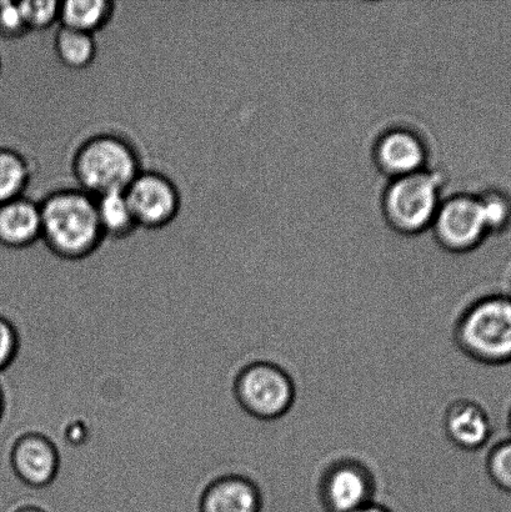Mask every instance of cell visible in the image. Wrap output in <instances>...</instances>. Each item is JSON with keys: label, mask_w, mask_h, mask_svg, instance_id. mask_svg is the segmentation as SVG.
Here are the masks:
<instances>
[{"label": "cell", "mask_w": 511, "mask_h": 512, "mask_svg": "<svg viewBox=\"0 0 511 512\" xmlns=\"http://www.w3.org/2000/svg\"><path fill=\"white\" fill-rule=\"evenodd\" d=\"M458 350L473 363L490 369L511 365V294L475 296L459 314L453 328Z\"/></svg>", "instance_id": "obj_1"}, {"label": "cell", "mask_w": 511, "mask_h": 512, "mask_svg": "<svg viewBox=\"0 0 511 512\" xmlns=\"http://www.w3.org/2000/svg\"><path fill=\"white\" fill-rule=\"evenodd\" d=\"M40 215L45 242L65 256L87 254L104 235L95 198L83 190L50 195L40 205Z\"/></svg>", "instance_id": "obj_2"}, {"label": "cell", "mask_w": 511, "mask_h": 512, "mask_svg": "<svg viewBox=\"0 0 511 512\" xmlns=\"http://www.w3.org/2000/svg\"><path fill=\"white\" fill-rule=\"evenodd\" d=\"M443 180L428 169L390 180L382 199L385 220L395 232L414 235L432 228L442 204Z\"/></svg>", "instance_id": "obj_3"}, {"label": "cell", "mask_w": 511, "mask_h": 512, "mask_svg": "<svg viewBox=\"0 0 511 512\" xmlns=\"http://www.w3.org/2000/svg\"><path fill=\"white\" fill-rule=\"evenodd\" d=\"M140 173L142 169L133 148L123 139L109 135L88 140L75 160L80 188L94 198L125 192Z\"/></svg>", "instance_id": "obj_4"}, {"label": "cell", "mask_w": 511, "mask_h": 512, "mask_svg": "<svg viewBox=\"0 0 511 512\" xmlns=\"http://www.w3.org/2000/svg\"><path fill=\"white\" fill-rule=\"evenodd\" d=\"M315 425L325 453L317 483L318 498L325 511L354 512L372 504L375 495L372 470L353 456L332 453Z\"/></svg>", "instance_id": "obj_5"}, {"label": "cell", "mask_w": 511, "mask_h": 512, "mask_svg": "<svg viewBox=\"0 0 511 512\" xmlns=\"http://www.w3.org/2000/svg\"><path fill=\"white\" fill-rule=\"evenodd\" d=\"M238 403L255 419H282L295 403V384L282 366L272 361H254L245 366L235 383Z\"/></svg>", "instance_id": "obj_6"}, {"label": "cell", "mask_w": 511, "mask_h": 512, "mask_svg": "<svg viewBox=\"0 0 511 512\" xmlns=\"http://www.w3.org/2000/svg\"><path fill=\"white\" fill-rule=\"evenodd\" d=\"M432 229L440 247L450 253L464 254L480 247L489 230L479 195L458 194L443 200Z\"/></svg>", "instance_id": "obj_7"}, {"label": "cell", "mask_w": 511, "mask_h": 512, "mask_svg": "<svg viewBox=\"0 0 511 512\" xmlns=\"http://www.w3.org/2000/svg\"><path fill=\"white\" fill-rule=\"evenodd\" d=\"M445 438L464 453H480L492 444L495 428L492 413L483 400L462 396L447 405L443 414Z\"/></svg>", "instance_id": "obj_8"}, {"label": "cell", "mask_w": 511, "mask_h": 512, "mask_svg": "<svg viewBox=\"0 0 511 512\" xmlns=\"http://www.w3.org/2000/svg\"><path fill=\"white\" fill-rule=\"evenodd\" d=\"M125 194L135 222L144 227L168 223L177 213V189L163 175L142 172L125 190Z\"/></svg>", "instance_id": "obj_9"}, {"label": "cell", "mask_w": 511, "mask_h": 512, "mask_svg": "<svg viewBox=\"0 0 511 512\" xmlns=\"http://www.w3.org/2000/svg\"><path fill=\"white\" fill-rule=\"evenodd\" d=\"M373 157L380 172L392 180L424 170L428 152L423 139L413 130L394 128L380 135Z\"/></svg>", "instance_id": "obj_10"}, {"label": "cell", "mask_w": 511, "mask_h": 512, "mask_svg": "<svg viewBox=\"0 0 511 512\" xmlns=\"http://www.w3.org/2000/svg\"><path fill=\"white\" fill-rule=\"evenodd\" d=\"M10 464L24 484L40 488L54 479L58 470V454L42 435L30 434L15 441Z\"/></svg>", "instance_id": "obj_11"}, {"label": "cell", "mask_w": 511, "mask_h": 512, "mask_svg": "<svg viewBox=\"0 0 511 512\" xmlns=\"http://www.w3.org/2000/svg\"><path fill=\"white\" fill-rule=\"evenodd\" d=\"M262 494L258 486L242 476L215 481L205 491L200 512H260Z\"/></svg>", "instance_id": "obj_12"}, {"label": "cell", "mask_w": 511, "mask_h": 512, "mask_svg": "<svg viewBox=\"0 0 511 512\" xmlns=\"http://www.w3.org/2000/svg\"><path fill=\"white\" fill-rule=\"evenodd\" d=\"M42 237L38 204L23 197L0 205V242L20 247Z\"/></svg>", "instance_id": "obj_13"}, {"label": "cell", "mask_w": 511, "mask_h": 512, "mask_svg": "<svg viewBox=\"0 0 511 512\" xmlns=\"http://www.w3.org/2000/svg\"><path fill=\"white\" fill-rule=\"evenodd\" d=\"M112 10V0H65L60 2L59 23L63 27L93 34L102 28Z\"/></svg>", "instance_id": "obj_14"}, {"label": "cell", "mask_w": 511, "mask_h": 512, "mask_svg": "<svg viewBox=\"0 0 511 512\" xmlns=\"http://www.w3.org/2000/svg\"><path fill=\"white\" fill-rule=\"evenodd\" d=\"M95 207L104 234H124L137 225L125 192L99 195L95 198Z\"/></svg>", "instance_id": "obj_15"}, {"label": "cell", "mask_w": 511, "mask_h": 512, "mask_svg": "<svg viewBox=\"0 0 511 512\" xmlns=\"http://www.w3.org/2000/svg\"><path fill=\"white\" fill-rule=\"evenodd\" d=\"M55 50L60 62L70 68L87 67L95 55V42L93 34L79 32L59 25L55 37Z\"/></svg>", "instance_id": "obj_16"}, {"label": "cell", "mask_w": 511, "mask_h": 512, "mask_svg": "<svg viewBox=\"0 0 511 512\" xmlns=\"http://www.w3.org/2000/svg\"><path fill=\"white\" fill-rule=\"evenodd\" d=\"M485 475L495 490L511 496V438L490 444L484 458Z\"/></svg>", "instance_id": "obj_17"}, {"label": "cell", "mask_w": 511, "mask_h": 512, "mask_svg": "<svg viewBox=\"0 0 511 512\" xmlns=\"http://www.w3.org/2000/svg\"><path fill=\"white\" fill-rule=\"evenodd\" d=\"M28 178L24 160L10 150H0V205L22 197Z\"/></svg>", "instance_id": "obj_18"}, {"label": "cell", "mask_w": 511, "mask_h": 512, "mask_svg": "<svg viewBox=\"0 0 511 512\" xmlns=\"http://www.w3.org/2000/svg\"><path fill=\"white\" fill-rule=\"evenodd\" d=\"M489 234L503 233L511 224V198L502 190H488L479 195Z\"/></svg>", "instance_id": "obj_19"}, {"label": "cell", "mask_w": 511, "mask_h": 512, "mask_svg": "<svg viewBox=\"0 0 511 512\" xmlns=\"http://www.w3.org/2000/svg\"><path fill=\"white\" fill-rule=\"evenodd\" d=\"M19 7L28 29H47L59 23L60 0H24Z\"/></svg>", "instance_id": "obj_20"}, {"label": "cell", "mask_w": 511, "mask_h": 512, "mask_svg": "<svg viewBox=\"0 0 511 512\" xmlns=\"http://www.w3.org/2000/svg\"><path fill=\"white\" fill-rule=\"evenodd\" d=\"M25 27L22 10L19 2L13 0H0V33L4 35H17L24 32Z\"/></svg>", "instance_id": "obj_21"}, {"label": "cell", "mask_w": 511, "mask_h": 512, "mask_svg": "<svg viewBox=\"0 0 511 512\" xmlns=\"http://www.w3.org/2000/svg\"><path fill=\"white\" fill-rule=\"evenodd\" d=\"M18 338L13 325L0 316V373L12 363L17 354Z\"/></svg>", "instance_id": "obj_22"}, {"label": "cell", "mask_w": 511, "mask_h": 512, "mask_svg": "<svg viewBox=\"0 0 511 512\" xmlns=\"http://www.w3.org/2000/svg\"><path fill=\"white\" fill-rule=\"evenodd\" d=\"M354 512H390V511L387 508H384L383 505H380L377 503H372V504L365 505V506H363L362 509H359Z\"/></svg>", "instance_id": "obj_23"}, {"label": "cell", "mask_w": 511, "mask_h": 512, "mask_svg": "<svg viewBox=\"0 0 511 512\" xmlns=\"http://www.w3.org/2000/svg\"><path fill=\"white\" fill-rule=\"evenodd\" d=\"M13 512H45V511L42 509H39V508H34V506H25V508H20Z\"/></svg>", "instance_id": "obj_24"}, {"label": "cell", "mask_w": 511, "mask_h": 512, "mask_svg": "<svg viewBox=\"0 0 511 512\" xmlns=\"http://www.w3.org/2000/svg\"><path fill=\"white\" fill-rule=\"evenodd\" d=\"M507 429H508L509 436L511 438V404L509 406L508 413H507Z\"/></svg>", "instance_id": "obj_25"}, {"label": "cell", "mask_w": 511, "mask_h": 512, "mask_svg": "<svg viewBox=\"0 0 511 512\" xmlns=\"http://www.w3.org/2000/svg\"><path fill=\"white\" fill-rule=\"evenodd\" d=\"M2 413H3V398H2V393H0V418H2Z\"/></svg>", "instance_id": "obj_26"}, {"label": "cell", "mask_w": 511, "mask_h": 512, "mask_svg": "<svg viewBox=\"0 0 511 512\" xmlns=\"http://www.w3.org/2000/svg\"><path fill=\"white\" fill-rule=\"evenodd\" d=\"M510 294H511V289H510Z\"/></svg>", "instance_id": "obj_27"}]
</instances>
